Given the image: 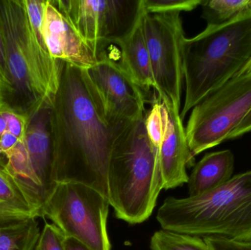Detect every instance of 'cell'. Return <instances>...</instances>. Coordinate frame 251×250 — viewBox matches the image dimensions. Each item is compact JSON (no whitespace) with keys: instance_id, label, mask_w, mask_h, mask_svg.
Masks as SVG:
<instances>
[{"instance_id":"obj_26","label":"cell","mask_w":251,"mask_h":250,"mask_svg":"<svg viewBox=\"0 0 251 250\" xmlns=\"http://www.w3.org/2000/svg\"><path fill=\"white\" fill-rule=\"evenodd\" d=\"M66 250H92L74 238L66 237Z\"/></svg>"},{"instance_id":"obj_20","label":"cell","mask_w":251,"mask_h":250,"mask_svg":"<svg viewBox=\"0 0 251 250\" xmlns=\"http://www.w3.org/2000/svg\"><path fill=\"white\" fill-rule=\"evenodd\" d=\"M150 248L151 250H211L200 237L163 229L153 233Z\"/></svg>"},{"instance_id":"obj_8","label":"cell","mask_w":251,"mask_h":250,"mask_svg":"<svg viewBox=\"0 0 251 250\" xmlns=\"http://www.w3.org/2000/svg\"><path fill=\"white\" fill-rule=\"evenodd\" d=\"M51 101L29 117L23 140L4 159L1 167L15 179L41 214L56 183L53 179Z\"/></svg>"},{"instance_id":"obj_18","label":"cell","mask_w":251,"mask_h":250,"mask_svg":"<svg viewBox=\"0 0 251 250\" xmlns=\"http://www.w3.org/2000/svg\"><path fill=\"white\" fill-rule=\"evenodd\" d=\"M41 231L36 219L0 226V250H33Z\"/></svg>"},{"instance_id":"obj_12","label":"cell","mask_w":251,"mask_h":250,"mask_svg":"<svg viewBox=\"0 0 251 250\" xmlns=\"http://www.w3.org/2000/svg\"><path fill=\"white\" fill-rule=\"evenodd\" d=\"M43 32L50 54L56 60L88 70L98 62V56L55 0H47Z\"/></svg>"},{"instance_id":"obj_2","label":"cell","mask_w":251,"mask_h":250,"mask_svg":"<svg viewBox=\"0 0 251 250\" xmlns=\"http://www.w3.org/2000/svg\"><path fill=\"white\" fill-rule=\"evenodd\" d=\"M0 26L9 76L4 105L29 117L57 92L60 61L46 44L42 19L29 21L24 0H0Z\"/></svg>"},{"instance_id":"obj_23","label":"cell","mask_w":251,"mask_h":250,"mask_svg":"<svg viewBox=\"0 0 251 250\" xmlns=\"http://www.w3.org/2000/svg\"><path fill=\"white\" fill-rule=\"evenodd\" d=\"M211 250H251V242H235L215 237L203 239Z\"/></svg>"},{"instance_id":"obj_1","label":"cell","mask_w":251,"mask_h":250,"mask_svg":"<svg viewBox=\"0 0 251 250\" xmlns=\"http://www.w3.org/2000/svg\"><path fill=\"white\" fill-rule=\"evenodd\" d=\"M128 123L109 118L88 69L60 61V83L51 100L54 182L83 183L107 198L112 147Z\"/></svg>"},{"instance_id":"obj_25","label":"cell","mask_w":251,"mask_h":250,"mask_svg":"<svg viewBox=\"0 0 251 250\" xmlns=\"http://www.w3.org/2000/svg\"><path fill=\"white\" fill-rule=\"evenodd\" d=\"M251 132V111L244 120L228 135L227 140L237 139ZM226 140V141H227Z\"/></svg>"},{"instance_id":"obj_13","label":"cell","mask_w":251,"mask_h":250,"mask_svg":"<svg viewBox=\"0 0 251 250\" xmlns=\"http://www.w3.org/2000/svg\"><path fill=\"white\" fill-rule=\"evenodd\" d=\"M168 107L169 118L159 148V168L162 189H170L188 183L187 168L195 165V158L189 148L185 128L175 108L166 98H160Z\"/></svg>"},{"instance_id":"obj_22","label":"cell","mask_w":251,"mask_h":250,"mask_svg":"<svg viewBox=\"0 0 251 250\" xmlns=\"http://www.w3.org/2000/svg\"><path fill=\"white\" fill-rule=\"evenodd\" d=\"M66 240L60 228L46 222L33 250H66Z\"/></svg>"},{"instance_id":"obj_7","label":"cell","mask_w":251,"mask_h":250,"mask_svg":"<svg viewBox=\"0 0 251 250\" xmlns=\"http://www.w3.org/2000/svg\"><path fill=\"white\" fill-rule=\"evenodd\" d=\"M251 111V74L234 76L191 110L186 136L193 157L227 140Z\"/></svg>"},{"instance_id":"obj_16","label":"cell","mask_w":251,"mask_h":250,"mask_svg":"<svg viewBox=\"0 0 251 250\" xmlns=\"http://www.w3.org/2000/svg\"><path fill=\"white\" fill-rule=\"evenodd\" d=\"M41 217L15 179L0 165V226Z\"/></svg>"},{"instance_id":"obj_4","label":"cell","mask_w":251,"mask_h":250,"mask_svg":"<svg viewBox=\"0 0 251 250\" xmlns=\"http://www.w3.org/2000/svg\"><path fill=\"white\" fill-rule=\"evenodd\" d=\"M156 219L168 231L251 242V170L201 195L167 198Z\"/></svg>"},{"instance_id":"obj_6","label":"cell","mask_w":251,"mask_h":250,"mask_svg":"<svg viewBox=\"0 0 251 250\" xmlns=\"http://www.w3.org/2000/svg\"><path fill=\"white\" fill-rule=\"evenodd\" d=\"M108 198L97 189L77 182L56 183L41 210L66 237L92 250H111L107 232Z\"/></svg>"},{"instance_id":"obj_24","label":"cell","mask_w":251,"mask_h":250,"mask_svg":"<svg viewBox=\"0 0 251 250\" xmlns=\"http://www.w3.org/2000/svg\"><path fill=\"white\" fill-rule=\"evenodd\" d=\"M0 79L4 85V91L9 85L8 71L6 63L5 46H4V37L0 26Z\"/></svg>"},{"instance_id":"obj_17","label":"cell","mask_w":251,"mask_h":250,"mask_svg":"<svg viewBox=\"0 0 251 250\" xmlns=\"http://www.w3.org/2000/svg\"><path fill=\"white\" fill-rule=\"evenodd\" d=\"M29 115L7 106L0 109V165L5 157L23 140Z\"/></svg>"},{"instance_id":"obj_19","label":"cell","mask_w":251,"mask_h":250,"mask_svg":"<svg viewBox=\"0 0 251 250\" xmlns=\"http://www.w3.org/2000/svg\"><path fill=\"white\" fill-rule=\"evenodd\" d=\"M202 18L207 25H221L251 13V0H203Z\"/></svg>"},{"instance_id":"obj_27","label":"cell","mask_w":251,"mask_h":250,"mask_svg":"<svg viewBox=\"0 0 251 250\" xmlns=\"http://www.w3.org/2000/svg\"><path fill=\"white\" fill-rule=\"evenodd\" d=\"M4 105V85L0 79V109Z\"/></svg>"},{"instance_id":"obj_14","label":"cell","mask_w":251,"mask_h":250,"mask_svg":"<svg viewBox=\"0 0 251 250\" xmlns=\"http://www.w3.org/2000/svg\"><path fill=\"white\" fill-rule=\"evenodd\" d=\"M143 19L142 8L131 30L115 44L120 48L119 66L131 81L147 94L151 90L155 92L156 85L145 39Z\"/></svg>"},{"instance_id":"obj_15","label":"cell","mask_w":251,"mask_h":250,"mask_svg":"<svg viewBox=\"0 0 251 250\" xmlns=\"http://www.w3.org/2000/svg\"><path fill=\"white\" fill-rule=\"evenodd\" d=\"M234 170V156L230 150L206 154L189 177V195L196 196L221 186L232 178Z\"/></svg>"},{"instance_id":"obj_21","label":"cell","mask_w":251,"mask_h":250,"mask_svg":"<svg viewBox=\"0 0 251 250\" xmlns=\"http://www.w3.org/2000/svg\"><path fill=\"white\" fill-rule=\"evenodd\" d=\"M203 0H141L146 13L190 12L201 6Z\"/></svg>"},{"instance_id":"obj_11","label":"cell","mask_w":251,"mask_h":250,"mask_svg":"<svg viewBox=\"0 0 251 250\" xmlns=\"http://www.w3.org/2000/svg\"><path fill=\"white\" fill-rule=\"evenodd\" d=\"M88 72L110 120L126 123L146 111V94L105 54H100Z\"/></svg>"},{"instance_id":"obj_10","label":"cell","mask_w":251,"mask_h":250,"mask_svg":"<svg viewBox=\"0 0 251 250\" xmlns=\"http://www.w3.org/2000/svg\"><path fill=\"white\" fill-rule=\"evenodd\" d=\"M98 57L125 37L141 12V0H55Z\"/></svg>"},{"instance_id":"obj_3","label":"cell","mask_w":251,"mask_h":250,"mask_svg":"<svg viewBox=\"0 0 251 250\" xmlns=\"http://www.w3.org/2000/svg\"><path fill=\"white\" fill-rule=\"evenodd\" d=\"M146 112L119 131L107 166L110 205L118 219L133 225L151 217L162 189L159 151L145 127Z\"/></svg>"},{"instance_id":"obj_5","label":"cell","mask_w":251,"mask_h":250,"mask_svg":"<svg viewBox=\"0 0 251 250\" xmlns=\"http://www.w3.org/2000/svg\"><path fill=\"white\" fill-rule=\"evenodd\" d=\"M251 58V13L206 29L184 43L185 98L181 120L232 79Z\"/></svg>"},{"instance_id":"obj_9","label":"cell","mask_w":251,"mask_h":250,"mask_svg":"<svg viewBox=\"0 0 251 250\" xmlns=\"http://www.w3.org/2000/svg\"><path fill=\"white\" fill-rule=\"evenodd\" d=\"M143 31L150 57L155 95L181 108L184 85V36L181 13H146Z\"/></svg>"}]
</instances>
